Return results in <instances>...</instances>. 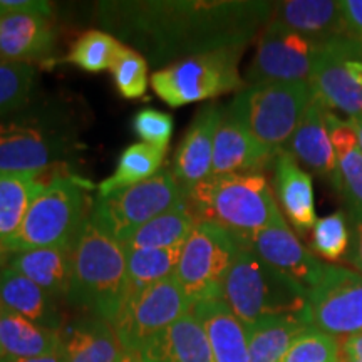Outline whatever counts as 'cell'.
Segmentation results:
<instances>
[{
	"label": "cell",
	"instance_id": "1",
	"mask_svg": "<svg viewBox=\"0 0 362 362\" xmlns=\"http://www.w3.org/2000/svg\"><path fill=\"white\" fill-rule=\"evenodd\" d=\"M262 0H104L96 19L158 67L220 49H245L274 16Z\"/></svg>",
	"mask_w": 362,
	"mask_h": 362
},
{
	"label": "cell",
	"instance_id": "2",
	"mask_svg": "<svg viewBox=\"0 0 362 362\" xmlns=\"http://www.w3.org/2000/svg\"><path fill=\"white\" fill-rule=\"evenodd\" d=\"M78 148L76 116L57 99H33L0 119V170L44 173Z\"/></svg>",
	"mask_w": 362,
	"mask_h": 362
},
{
	"label": "cell",
	"instance_id": "3",
	"mask_svg": "<svg viewBox=\"0 0 362 362\" xmlns=\"http://www.w3.org/2000/svg\"><path fill=\"white\" fill-rule=\"evenodd\" d=\"M128 296L124 247L93 216H88L74 243L71 287L66 300L72 307L110 325Z\"/></svg>",
	"mask_w": 362,
	"mask_h": 362
},
{
	"label": "cell",
	"instance_id": "4",
	"mask_svg": "<svg viewBox=\"0 0 362 362\" xmlns=\"http://www.w3.org/2000/svg\"><path fill=\"white\" fill-rule=\"evenodd\" d=\"M198 221L223 228L235 238L287 223L264 175H211L187 194Z\"/></svg>",
	"mask_w": 362,
	"mask_h": 362
},
{
	"label": "cell",
	"instance_id": "5",
	"mask_svg": "<svg viewBox=\"0 0 362 362\" xmlns=\"http://www.w3.org/2000/svg\"><path fill=\"white\" fill-rule=\"evenodd\" d=\"M223 300L243 325L270 317L307 315L309 292L247 248H238L223 284Z\"/></svg>",
	"mask_w": 362,
	"mask_h": 362
},
{
	"label": "cell",
	"instance_id": "6",
	"mask_svg": "<svg viewBox=\"0 0 362 362\" xmlns=\"http://www.w3.org/2000/svg\"><path fill=\"white\" fill-rule=\"evenodd\" d=\"M89 183L76 175L56 173L40 187L19 232L7 243L8 255L34 248L74 245L90 214Z\"/></svg>",
	"mask_w": 362,
	"mask_h": 362
},
{
	"label": "cell",
	"instance_id": "7",
	"mask_svg": "<svg viewBox=\"0 0 362 362\" xmlns=\"http://www.w3.org/2000/svg\"><path fill=\"white\" fill-rule=\"evenodd\" d=\"M312 101L309 81L247 86L232 106L262 146L279 153L287 146Z\"/></svg>",
	"mask_w": 362,
	"mask_h": 362
},
{
	"label": "cell",
	"instance_id": "8",
	"mask_svg": "<svg viewBox=\"0 0 362 362\" xmlns=\"http://www.w3.org/2000/svg\"><path fill=\"white\" fill-rule=\"evenodd\" d=\"M243 49H220L175 62L151 76L156 96L171 107L187 106L245 89L238 62Z\"/></svg>",
	"mask_w": 362,
	"mask_h": 362
},
{
	"label": "cell",
	"instance_id": "9",
	"mask_svg": "<svg viewBox=\"0 0 362 362\" xmlns=\"http://www.w3.org/2000/svg\"><path fill=\"white\" fill-rule=\"evenodd\" d=\"M185 200L183 189L176 183L171 170L161 168L143 183L123 188L104 198L96 197L90 216L123 245L136 230Z\"/></svg>",
	"mask_w": 362,
	"mask_h": 362
},
{
	"label": "cell",
	"instance_id": "10",
	"mask_svg": "<svg viewBox=\"0 0 362 362\" xmlns=\"http://www.w3.org/2000/svg\"><path fill=\"white\" fill-rule=\"evenodd\" d=\"M238 243L226 230L198 221L181 247L175 279L192 307L198 302L223 298V284L238 253Z\"/></svg>",
	"mask_w": 362,
	"mask_h": 362
},
{
	"label": "cell",
	"instance_id": "11",
	"mask_svg": "<svg viewBox=\"0 0 362 362\" xmlns=\"http://www.w3.org/2000/svg\"><path fill=\"white\" fill-rule=\"evenodd\" d=\"M189 310L192 304L173 275L126 298L111 327L124 351L139 354L153 337Z\"/></svg>",
	"mask_w": 362,
	"mask_h": 362
},
{
	"label": "cell",
	"instance_id": "12",
	"mask_svg": "<svg viewBox=\"0 0 362 362\" xmlns=\"http://www.w3.org/2000/svg\"><path fill=\"white\" fill-rule=\"evenodd\" d=\"M322 45L272 21L262 30L247 81L253 84L309 81Z\"/></svg>",
	"mask_w": 362,
	"mask_h": 362
},
{
	"label": "cell",
	"instance_id": "13",
	"mask_svg": "<svg viewBox=\"0 0 362 362\" xmlns=\"http://www.w3.org/2000/svg\"><path fill=\"white\" fill-rule=\"evenodd\" d=\"M309 310L312 325L330 336L362 332V275L325 264L309 291Z\"/></svg>",
	"mask_w": 362,
	"mask_h": 362
},
{
	"label": "cell",
	"instance_id": "14",
	"mask_svg": "<svg viewBox=\"0 0 362 362\" xmlns=\"http://www.w3.org/2000/svg\"><path fill=\"white\" fill-rule=\"evenodd\" d=\"M235 240L238 247L253 252L274 269L300 284L307 292L314 287L325 269V264L302 245L287 223L269 226Z\"/></svg>",
	"mask_w": 362,
	"mask_h": 362
},
{
	"label": "cell",
	"instance_id": "15",
	"mask_svg": "<svg viewBox=\"0 0 362 362\" xmlns=\"http://www.w3.org/2000/svg\"><path fill=\"white\" fill-rule=\"evenodd\" d=\"M277 153L257 141L232 104L223 107L215 133L211 175H262L272 168Z\"/></svg>",
	"mask_w": 362,
	"mask_h": 362
},
{
	"label": "cell",
	"instance_id": "16",
	"mask_svg": "<svg viewBox=\"0 0 362 362\" xmlns=\"http://www.w3.org/2000/svg\"><path fill=\"white\" fill-rule=\"evenodd\" d=\"M221 111L223 107L215 103L200 107L176 148L170 170L183 189L185 198L198 183L211 176L215 133L221 119Z\"/></svg>",
	"mask_w": 362,
	"mask_h": 362
},
{
	"label": "cell",
	"instance_id": "17",
	"mask_svg": "<svg viewBox=\"0 0 362 362\" xmlns=\"http://www.w3.org/2000/svg\"><path fill=\"white\" fill-rule=\"evenodd\" d=\"M349 37L324 44L312 67L309 84L312 94L329 110H339L349 117L362 115V88L351 79L344 66Z\"/></svg>",
	"mask_w": 362,
	"mask_h": 362
},
{
	"label": "cell",
	"instance_id": "18",
	"mask_svg": "<svg viewBox=\"0 0 362 362\" xmlns=\"http://www.w3.org/2000/svg\"><path fill=\"white\" fill-rule=\"evenodd\" d=\"M329 107L312 94V101L307 107L300 124L284 149L305 165L312 173L337 185V158L330 141L327 129Z\"/></svg>",
	"mask_w": 362,
	"mask_h": 362
},
{
	"label": "cell",
	"instance_id": "19",
	"mask_svg": "<svg viewBox=\"0 0 362 362\" xmlns=\"http://www.w3.org/2000/svg\"><path fill=\"white\" fill-rule=\"evenodd\" d=\"M56 47L51 17L35 12L0 17V61L27 62L47 57Z\"/></svg>",
	"mask_w": 362,
	"mask_h": 362
},
{
	"label": "cell",
	"instance_id": "20",
	"mask_svg": "<svg viewBox=\"0 0 362 362\" xmlns=\"http://www.w3.org/2000/svg\"><path fill=\"white\" fill-rule=\"evenodd\" d=\"M274 188L280 208L298 233L309 232L317 223L312 176L285 149L277 153L274 165Z\"/></svg>",
	"mask_w": 362,
	"mask_h": 362
},
{
	"label": "cell",
	"instance_id": "21",
	"mask_svg": "<svg viewBox=\"0 0 362 362\" xmlns=\"http://www.w3.org/2000/svg\"><path fill=\"white\" fill-rule=\"evenodd\" d=\"M272 21L324 45L347 37L341 2L334 0H287L275 2Z\"/></svg>",
	"mask_w": 362,
	"mask_h": 362
},
{
	"label": "cell",
	"instance_id": "22",
	"mask_svg": "<svg viewBox=\"0 0 362 362\" xmlns=\"http://www.w3.org/2000/svg\"><path fill=\"white\" fill-rule=\"evenodd\" d=\"M139 356L144 362H215L205 329L192 310L153 337Z\"/></svg>",
	"mask_w": 362,
	"mask_h": 362
},
{
	"label": "cell",
	"instance_id": "23",
	"mask_svg": "<svg viewBox=\"0 0 362 362\" xmlns=\"http://www.w3.org/2000/svg\"><path fill=\"white\" fill-rule=\"evenodd\" d=\"M192 314L205 329L215 362H250L245 325L223 298L198 302Z\"/></svg>",
	"mask_w": 362,
	"mask_h": 362
},
{
	"label": "cell",
	"instance_id": "24",
	"mask_svg": "<svg viewBox=\"0 0 362 362\" xmlns=\"http://www.w3.org/2000/svg\"><path fill=\"white\" fill-rule=\"evenodd\" d=\"M74 245L44 247L12 253L7 265L25 275L54 298H67L72 275Z\"/></svg>",
	"mask_w": 362,
	"mask_h": 362
},
{
	"label": "cell",
	"instance_id": "25",
	"mask_svg": "<svg viewBox=\"0 0 362 362\" xmlns=\"http://www.w3.org/2000/svg\"><path fill=\"white\" fill-rule=\"evenodd\" d=\"M0 305L44 327L62 330L56 298L8 265L0 269Z\"/></svg>",
	"mask_w": 362,
	"mask_h": 362
},
{
	"label": "cell",
	"instance_id": "26",
	"mask_svg": "<svg viewBox=\"0 0 362 362\" xmlns=\"http://www.w3.org/2000/svg\"><path fill=\"white\" fill-rule=\"evenodd\" d=\"M123 347L104 320H78L61 330L62 362H117Z\"/></svg>",
	"mask_w": 362,
	"mask_h": 362
},
{
	"label": "cell",
	"instance_id": "27",
	"mask_svg": "<svg viewBox=\"0 0 362 362\" xmlns=\"http://www.w3.org/2000/svg\"><path fill=\"white\" fill-rule=\"evenodd\" d=\"M61 351V330L35 324L0 305V352L11 359H30Z\"/></svg>",
	"mask_w": 362,
	"mask_h": 362
},
{
	"label": "cell",
	"instance_id": "28",
	"mask_svg": "<svg viewBox=\"0 0 362 362\" xmlns=\"http://www.w3.org/2000/svg\"><path fill=\"white\" fill-rule=\"evenodd\" d=\"M330 141L337 158L336 188L349 203L351 215L362 216V149L354 129L332 111L325 116Z\"/></svg>",
	"mask_w": 362,
	"mask_h": 362
},
{
	"label": "cell",
	"instance_id": "29",
	"mask_svg": "<svg viewBox=\"0 0 362 362\" xmlns=\"http://www.w3.org/2000/svg\"><path fill=\"white\" fill-rule=\"evenodd\" d=\"M310 327H314L310 314L270 317L248 325L250 362H280L291 344Z\"/></svg>",
	"mask_w": 362,
	"mask_h": 362
},
{
	"label": "cell",
	"instance_id": "30",
	"mask_svg": "<svg viewBox=\"0 0 362 362\" xmlns=\"http://www.w3.org/2000/svg\"><path fill=\"white\" fill-rule=\"evenodd\" d=\"M40 187H42L40 173H13V171L0 170V248L2 250L19 232L27 210Z\"/></svg>",
	"mask_w": 362,
	"mask_h": 362
},
{
	"label": "cell",
	"instance_id": "31",
	"mask_svg": "<svg viewBox=\"0 0 362 362\" xmlns=\"http://www.w3.org/2000/svg\"><path fill=\"white\" fill-rule=\"evenodd\" d=\"M197 223V216L185 200L136 230L128 242L123 243V247L124 250H139V248L166 250V248L183 247Z\"/></svg>",
	"mask_w": 362,
	"mask_h": 362
},
{
	"label": "cell",
	"instance_id": "32",
	"mask_svg": "<svg viewBox=\"0 0 362 362\" xmlns=\"http://www.w3.org/2000/svg\"><path fill=\"white\" fill-rule=\"evenodd\" d=\"M165 156L166 151L149 146L146 143L131 144L119 156L115 173L99 183L96 197L104 198L119 189L153 178L163 168Z\"/></svg>",
	"mask_w": 362,
	"mask_h": 362
},
{
	"label": "cell",
	"instance_id": "33",
	"mask_svg": "<svg viewBox=\"0 0 362 362\" xmlns=\"http://www.w3.org/2000/svg\"><path fill=\"white\" fill-rule=\"evenodd\" d=\"M128 265V296H136L151 285L173 277L181 255V247L166 248H139L124 250ZM126 302V300H124Z\"/></svg>",
	"mask_w": 362,
	"mask_h": 362
},
{
	"label": "cell",
	"instance_id": "34",
	"mask_svg": "<svg viewBox=\"0 0 362 362\" xmlns=\"http://www.w3.org/2000/svg\"><path fill=\"white\" fill-rule=\"evenodd\" d=\"M124 44L106 30H88L71 45L67 62L88 72L111 71Z\"/></svg>",
	"mask_w": 362,
	"mask_h": 362
},
{
	"label": "cell",
	"instance_id": "35",
	"mask_svg": "<svg viewBox=\"0 0 362 362\" xmlns=\"http://www.w3.org/2000/svg\"><path fill=\"white\" fill-rule=\"evenodd\" d=\"M35 83L37 67L34 64L0 61V119L33 101Z\"/></svg>",
	"mask_w": 362,
	"mask_h": 362
},
{
	"label": "cell",
	"instance_id": "36",
	"mask_svg": "<svg viewBox=\"0 0 362 362\" xmlns=\"http://www.w3.org/2000/svg\"><path fill=\"white\" fill-rule=\"evenodd\" d=\"M351 248V230L344 211H337L317 220L312 232V250L320 259L339 262L347 257Z\"/></svg>",
	"mask_w": 362,
	"mask_h": 362
},
{
	"label": "cell",
	"instance_id": "37",
	"mask_svg": "<svg viewBox=\"0 0 362 362\" xmlns=\"http://www.w3.org/2000/svg\"><path fill=\"white\" fill-rule=\"evenodd\" d=\"M337 339L322 330L310 327L291 344L280 362H341Z\"/></svg>",
	"mask_w": 362,
	"mask_h": 362
},
{
	"label": "cell",
	"instance_id": "38",
	"mask_svg": "<svg viewBox=\"0 0 362 362\" xmlns=\"http://www.w3.org/2000/svg\"><path fill=\"white\" fill-rule=\"evenodd\" d=\"M117 93L124 99H139L148 89V61L134 49L126 47L111 67Z\"/></svg>",
	"mask_w": 362,
	"mask_h": 362
},
{
	"label": "cell",
	"instance_id": "39",
	"mask_svg": "<svg viewBox=\"0 0 362 362\" xmlns=\"http://www.w3.org/2000/svg\"><path fill=\"white\" fill-rule=\"evenodd\" d=\"M173 126V117L156 110H141L133 117V129L141 138V143L161 151H168Z\"/></svg>",
	"mask_w": 362,
	"mask_h": 362
},
{
	"label": "cell",
	"instance_id": "40",
	"mask_svg": "<svg viewBox=\"0 0 362 362\" xmlns=\"http://www.w3.org/2000/svg\"><path fill=\"white\" fill-rule=\"evenodd\" d=\"M341 11L346 22L347 37L362 44V0H342Z\"/></svg>",
	"mask_w": 362,
	"mask_h": 362
},
{
	"label": "cell",
	"instance_id": "41",
	"mask_svg": "<svg viewBox=\"0 0 362 362\" xmlns=\"http://www.w3.org/2000/svg\"><path fill=\"white\" fill-rule=\"evenodd\" d=\"M22 12H35L51 17L52 6L45 0H0V17Z\"/></svg>",
	"mask_w": 362,
	"mask_h": 362
},
{
	"label": "cell",
	"instance_id": "42",
	"mask_svg": "<svg viewBox=\"0 0 362 362\" xmlns=\"http://www.w3.org/2000/svg\"><path fill=\"white\" fill-rule=\"evenodd\" d=\"M347 257H349L351 264L354 265L362 275V216L352 215L351 248Z\"/></svg>",
	"mask_w": 362,
	"mask_h": 362
},
{
	"label": "cell",
	"instance_id": "43",
	"mask_svg": "<svg viewBox=\"0 0 362 362\" xmlns=\"http://www.w3.org/2000/svg\"><path fill=\"white\" fill-rule=\"evenodd\" d=\"M342 356L356 362H362V332L347 336L342 344Z\"/></svg>",
	"mask_w": 362,
	"mask_h": 362
},
{
	"label": "cell",
	"instance_id": "44",
	"mask_svg": "<svg viewBox=\"0 0 362 362\" xmlns=\"http://www.w3.org/2000/svg\"><path fill=\"white\" fill-rule=\"evenodd\" d=\"M0 362H62L61 351L57 354H49V356H40V357H30V359H11V357H4Z\"/></svg>",
	"mask_w": 362,
	"mask_h": 362
},
{
	"label": "cell",
	"instance_id": "45",
	"mask_svg": "<svg viewBox=\"0 0 362 362\" xmlns=\"http://www.w3.org/2000/svg\"><path fill=\"white\" fill-rule=\"evenodd\" d=\"M347 123H349L351 128L354 129V133L357 136V141H359V146L362 149V115L349 117V121H347Z\"/></svg>",
	"mask_w": 362,
	"mask_h": 362
},
{
	"label": "cell",
	"instance_id": "46",
	"mask_svg": "<svg viewBox=\"0 0 362 362\" xmlns=\"http://www.w3.org/2000/svg\"><path fill=\"white\" fill-rule=\"evenodd\" d=\"M117 362H144L141 359V356L138 354V352H131V351H124L121 352L119 359H117Z\"/></svg>",
	"mask_w": 362,
	"mask_h": 362
},
{
	"label": "cell",
	"instance_id": "47",
	"mask_svg": "<svg viewBox=\"0 0 362 362\" xmlns=\"http://www.w3.org/2000/svg\"><path fill=\"white\" fill-rule=\"evenodd\" d=\"M8 253L7 252H4L2 248H0V269H2V267H6L7 265V262H8Z\"/></svg>",
	"mask_w": 362,
	"mask_h": 362
},
{
	"label": "cell",
	"instance_id": "48",
	"mask_svg": "<svg viewBox=\"0 0 362 362\" xmlns=\"http://www.w3.org/2000/svg\"><path fill=\"white\" fill-rule=\"evenodd\" d=\"M341 362H356V361H352V359H347V357H344L342 356V361Z\"/></svg>",
	"mask_w": 362,
	"mask_h": 362
},
{
	"label": "cell",
	"instance_id": "49",
	"mask_svg": "<svg viewBox=\"0 0 362 362\" xmlns=\"http://www.w3.org/2000/svg\"><path fill=\"white\" fill-rule=\"evenodd\" d=\"M0 359H2V352H0Z\"/></svg>",
	"mask_w": 362,
	"mask_h": 362
}]
</instances>
